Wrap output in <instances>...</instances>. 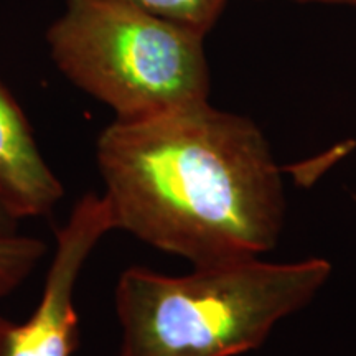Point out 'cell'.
Wrapping results in <instances>:
<instances>
[{"label": "cell", "mask_w": 356, "mask_h": 356, "mask_svg": "<svg viewBox=\"0 0 356 356\" xmlns=\"http://www.w3.org/2000/svg\"><path fill=\"white\" fill-rule=\"evenodd\" d=\"M96 157L114 229L195 267L254 259L277 243L282 177L251 119L208 101L115 119Z\"/></svg>", "instance_id": "cell-1"}, {"label": "cell", "mask_w": 356, "mask_h": 356, "mask_svg": "<svg viewBox=\"0 0 356 356\" xmlns=\"http://www.w3.org/2000/svg\"><path fill=\"white\" fill-rule=\"evenodd\" d=\"M332 264L244 259L173 277L129 267L115 286L121 356H234L314 299Z\"/></svg>", "instance_id": "cell-2"}, {"label": "cell", "mask_w": 356, "mask_h": 356, "mask_svg": "<svg viewBox=\"0 0 356 356\" xmlns=\"http://www.w3.org/2000/svg\"><path fill=\"white\" fill-rule=\"evenodd\" d=\"M203 38L115 0H68L47 33L58 70L119 121L208 101Z\"/></svg>", "instance_id": "cell-3"}, {"label": "cell", "mask_w": 356, "mask_h": 356, "mask_svg": "<svg viewBox=\"0 0 356 356\" xmlns=\"http://www.w3.org/2000/svg\"><path fill=\"white\" fill-rule=\"evenodd\" d=\"M114 229L104 195L88 193L56 233V249L42 299L25 323L0 317V356H73L79 343L74 287L84 262L104 234Z\"/></svg>", "instance_id": "cell-4"}, {"label": "cell", "mask_w": 356, "mask_h": 356, "mask_svg": "<svg viewBox=\"0 0 356 356\" xmlns=\"http://www.w3.org/2000/svg\"><path fill=\"white\" fill-rule=\"evenodd\" d=\"M63 193L25 114L0 81V200L22 220L48 215Z\"/></svg>", "instance_id": "cell-5"}, {"label": "cell", "mask_w": 356, "mask_h": 356, "mask_svg": "<svg viewBox=\"0 0 356 356\" xmlns=\"http://www.w3.org/2000/svg\"><path fill=\"white\" fill-rule=\"evenodd\" d=\"M207 35L228 0H115Z\"/></svg>", "instance_id": "cell-6"}, {"label": "cell", "mask_w": 356, "mask_h": 356, "mask_svg": "<svg viewBox=\"0 0 356 356\" xmlns=\"http://www.w3.org/2000/svg\"><path fill=\"white\" fill-rule=\"evenodd\" d=\"M47 246L42 239L22 234H0V300L33 273Z\"/></svg>", "instance_id": "cell-7"}, {"label": "cell", "mask_w": 356, "mask_h": 356, "mask_svg": "<svg viewBox=\"0 0 356 356\" xmlns=\"http://www.w3.org/2000/svg\"><path fill=\"white\" fill-rule=\"evenodd\" d=\"M20 218H17L8 210L6 203L0 200V234H17L19 233Z\"/></svg>", "instance_id": "cell-8"}, {"label": "cell", "mask_w": 356, "mask_h": 356, "mask_svg": "<svg viewBox=\"0 0 356 356\" xmlns=\"http://www.w3.org/2000/svg\"><path fill=\"white\" fill-rule=\"evenodd\" d=\"M300 3H348V6H356V0H296Z\"/></svg>", "instance_id": "cell-9"}]
</instances>
